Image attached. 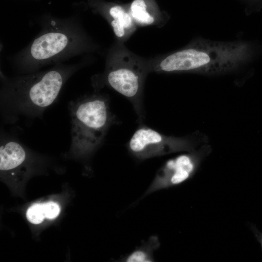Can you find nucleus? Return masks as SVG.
<instances>
[{
	"mask_svg": "<svg viewBox=\"0 0 262 262\" xmlns=\"http://www.w3.org/2000/svg\"><path fill=\"white\" fill-rule=\"evenodd\" d=\"M104 17L111 26L118 43H124L127 41L138 27L130 10L125 9L121 5L111 6Z\"/></svg>",
	"mask_w": 262,
	"mask_h": 262,
	"instance_id": "nucleus-8",
	"label": "nucleus"
},
{
	"mask_svg": "<svg viewBox=\"0 0 262 262\" xmlns=\"http://www.w3.org/2000/svg\"><path fill=\"white\" fill-rule=\"evenodd\" d=\"M211 151V146L205 144L193 151L167 161L158 170L145 195L179 184L190 179Z\"/></svg>",
	"mask_w": 262,
	"mask_h": 262,
	"instance_id": "nucleus-7",
	"label": "nucleus"
},
{
	"mask_svg": "<svg viewBox=\"0 0 262 262\" xmlns=\"http://www.w3.org/2000/svg\"><path fill=\"white\" fill-rule=\"evenodd\" d=\"M159 246L158 237H152L145 244L130 254L125 259V261L128 262H153V253Z\"/></svg>",
	"mask_w": 262,
	"mask_h": 262,
	"instance_id": "nucleus-10",
	"label": "nucleus"
},
{
	"mask_svg": "<svg viewBox=\"0 0 262 262\" xmlns=\"http://www.w3.org/2000/svg\"><path fill=\"white\" fill-rule=\"evenodd\" d=\"M148 61L129 50L124 43L116 42L107 54L104 72L93 80L95 88L107 86L127 98L140 124L145 119L143 89L149 73Z\"/></svg>",
	"mask_w": 262,
	"mask_h": 262,
	"instance_id": "nucleus-3",
	"label": "nucleus"
},
{
	"mask_svg": "<svg viewBox=\"0 0 262 262\" xmlns=\"http://www.w3.org/2000/svg\"><path fill=\"white\" fill-rule=\"evenodd\" d=\"M26 217L28 221L34 224L42 222L45 217L43 203H35L27 210Z\"/></svg>",
	"mask_w": 262,
	"mask_h": 262,
	"instance_id": "nucleus-11",
	"label": "nucleus"
},
{
	"mask_svg": "<svg viewBox=\"0 0 262 262\" xmlns=\"http://www.w3.org/2000/svg\"><path fill=\"white\" fill-rule=\"evenodd\" d=\"M71 151L79 156L90 154L102 144L111 126L116 123L107 95L94 94L71 101Z\"/></svg>",
	"mask_w": 262,
	"mask_h": 262,
	"instance_id": "nucleus-4",
	"label": "nucleus"
},
{
	"mask_svg": "<svg viewBox=\"0 0 262 262\" xmlns=\"http://www.w3.org/2000/svg\"><path fill=\"white\" fill-rule=\"evenodd\" d=\"M95 48L83 30L73 21H46L41 33L19 56L21 68L32 73L39 67Z\"/></svg>",
	"mask_w": 262,
	"mask_h": 262,
	"instance_id": "nucleus-2",
	"label": "nucleus"
},
{
	"mask_svg": "<svg viewBox=\"0 0 262 262\" xmlns=\"http://www.w3.org/2000/svg\"><path fill=\"white\" fill-rule=\"evenodd\" d=\"M43 204L46 218L53 219L59 214L60 209L56 203L50 201Z\"/></svg>",
	"mask_w": 262,
	"mask_h": 262,
	"instance_id": "nucleus-12",
	"label": "nucleus"
},
{
	"mask_svg": "<svg viewBox=\"0 0 262 262\" xmlns=\"http://www.w3.org/2000/svg\"><path fill=\"white\" fill-rule=\"evenodd\" d=\"M129 10L137 27L155 26L161 27L164 21L162 17L148 10L145 0H134Z\"/></svg>",
	"mask_w": 262,
	"mask_h": 262,
	"instance_id": "nucleus-9",
	"label": "nucleus"
},
{
	"mask_svg": "<svg viewBox=\"0 0 262 262\" xmlns=\"http://www.w3.org/2000/svg\"><path fill=\"white\" fill-rule=\"evenodd\" d=\"M207 140L206 136L198 131L183 137L167 136L140 123L127 148L134 157L144 160L177 152H190L206 144Z\"/></svg>",
	"mask_w": 262,
	"mask_h": 262,
	"instance_id": "nucleus-5",
	"label": "nucleus"
},
{
	"mask_svg": "<svg viewBox=\"0 0 262 262\" xmlns=\"http://www.w3.org/2000/svg\"><path fill=\"white\" fill-rule=\"evenodd\" d=\"M79 66L60 64L47 71L6 79L0 91L2 116L9 123L20 117L41 116L56 100L69 78Z\"/></svg>",
	"mask_w": 262,
	"mask_h": 262,
	"instance_id": "nucleus-1",
	"label": "nucleus"
},
{
	"mask_svg": "<svg viewBox=\"0 0 262 262\" xmlns=\"http://www.w3.org/2000/svg\"><path fill=\"white\" fill-rule=\"evenodd\" d=\"M211 52L190 47L173 52L166 56L150 59L149 72H222L226 69L217 64Z\"/></svg>",
	"mask_w": 262,
	"mask_h": 262,
	"instance_id": "nucleus-6",
	"label": "nucleus"
}]
</instances>
